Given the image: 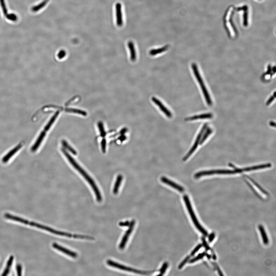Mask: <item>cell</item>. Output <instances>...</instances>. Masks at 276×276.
Returning <instances> with one entry per match:
<instances>
[{
	"mask_svg": "<svg viewBox=\"0 0 276 276\" xmlns=\"http://www.w3.org/2000/svg\"><path fill=\"white\" fill-rule=\"evenodd\" d=\"M212 130L210 128H209L208 129H207L205 133L204 134L203 136L202 137V138L200 140L199 143L200 145H202L204 142V141L207 139L209 136L212 133Z\"/></svg>",
	"mask_w": 276,
	"mask_h": 276,
	"instance_id": "obj_26",
	"label": "cell"
},
{
	"mask_svg": "<svg viewBox=\"0 0 276 276\" xmlns=\"http://www.w3.org/2000/svg\"><path fill=\"white\" fill-rule=\"evenodd\" d=\"M207 124H205L203 125V126L202 128L201 131H200V132L198 134V136L197 137L196 139L195 142L194 143V145H193L192 148L190 150V151H189L188 154H187V155H185V156L183 158V161H186L191 156V155L193 154V153L195 151L196 149L199 144L200 140L201 139V138L203 134L204 131H205L206 128H207Z\"/></svg>",
	"mask_w": 276,
	"mask_h": 276,
	"instance_id": "obj_6",
	"label": "cell"
},
{
	"mask_svg": "<svg viewBox=\"0 0 276 276\" xmlns=\"http://www.w3.org/2000/svg\"><path fill=\"white\" fill-rule=\"evenodd\" d=\"M98 126L99 128L100 134L101 137H104L106 136V132L104 130L103 124L101 122H99L98 123Z\"/></svg>",
	"mask_w": 276,
	"mask_h": 276,
	"instance_id": "obj_30",
	"label": "cell"
},
{
	"mask_svg": "<svg viewBox=\"0 0 276 276\" xmlns=\"http://www.w3.org/2000/svg\"><path fill=\"white\" fill-rule=\"evenodd\" d=\"M206 255V253L205 252L200 253V254H199L197 256H196L194 257V258L190 260V261H189V263H190V264H192V263L198 261L199 260H201V259L203 258Z\"/></svg>",
	"mask_w": 276,
	"mask_h": 276,
	"instance_id": "obj_27",
	"label": "cell"
},
{
	"mask_svg": "<svg viewBox=\"0 0 276 276\" xmlns=\"http://www.w3.org/2000/svg\"><path fill=\"white\" fill-rule=\"evenodd\" d=\"M215 238V234L214 233H212L208 237V241L210 243L212 242Z\"/></svg>",
	"mask_w": 276,
	"mask_h": 276,
	"instance_id": "obj_40",
	"label": "cell"
},
{
	"mask_svg": "<svg viewBox=\"0 0 276 276\" xmlns=\"http://www.w3.org/2000/svg\"><path fill=\"white\" fill-rule=\"evenodd\" d=\"M213 264L214 266L216 268V270H217V271H218L219 274V275L221 276L223 275V274H222V273L221 271V270H220V269L219 268V267L218 265H217L216 264V263H213Z\"/></svg>",
	"mask_w": 276,
	"mask_h": 276,
	"instance_id": "obj_43",
	"label": "cell"
},
{
	"mask_svg": "<svg viewBox=\"0 0 276 276\" xmlns=\"http://www.w3.org/2000/svg\"><path fill=\"white\" fill-rule=\"evenodd\" d=\"M61 151H62L63 154L65 155L69 161L70 163L72 164L73 166V167L77 171H78L80 174H81V175H82L84 177V178L87 180V181H88L89 183V184L90 186L92 187L94 193H95L96 196L97 201L98 202L102 201V196L101 195V193H100L99 190L98 188V187L97 186L96 184L94 182V180H93V179L89 176V174H87V173L86 172V171H84L79 165L78 163L76 161L75 159H74L73 158L68 152H67V151H65L63 148H62V149H61Z\"/></svg>",
	"mask_w": 276,
	"mask_h": 276,
	"instance_id": "obj_1",
	"label": "cell"
},
{
	"mask_svg": "<svg viewBox=\"0 0 276 276\" xmlns=\"http://www.w3.org/2000/svg\"><path fill=\"white\" fill-rule=\"evenodd\" d=\"M203 244H198V245H197L195 248H194V249L193 250V251H192V252H191V256H193L194 255H195L196 253L198 252L199 251L200 249L201 248V247H203Z\"/></svg>",
	"mask_w": 276,
	"mask_h": 276,
	"instance_id": "obj_35",
	"label": "cell"
},
{
	"mask_svg": "<svg viewBox=\"0 0 276 276\" xmlns=\"http://www.w3.org/2000/svg\"><path fill=\"white\" fill-rule=\"evenodd\" d=\"M23 143L21 142L17 145L16 147H15V148H14L13 149L9 151L6 155L4 156L2 158V162L4 164V163H6L8 162L10 159L12 158L13 156L15 155L16 153L18 152L21 149V148H22L23 146Z\"/></svg>",
	"mask_w": 276,
	"mask_h": 276,
	"instance_id": "obj_10",
	"label": "cell"
},
{
	"mask_svg": "<svg viewBox=\"0 0 276 276\" xmlns=\"http://www.w3.org/2000/svg\"><path fill=\"white\" fill-rule=\"evenodd\" d=\"M59 114L60 111H57V112H56V113L54 114V116L51 118L49 122H48V123L47 124V125L45 127V128H44V131L46 132L47 131H48V130L50 129V127L53 125V124H54V122H55L56 119L57 117L59 115Z\"/></svg>",
	"mask_w": 276,
	"mask_h": 276,
	"instance_id": "obj_23",
	"label": "cell"
},
{
	"mask_svg": "<svg viewBox=\"0 0 276 276\" xmlns=\"http://www.w3.org/2000/svg\"><path fill=\"white\" fill-rule=\"evenodd\" d=\"M106 262L108 265L112 267H115V268L120 269L122 270L130 271V272H134L137 273V274H145V272H143V271H138V270L130 268V267L125 266L119 264L116 262H114V261H111V260H108V261H107Z\"/></svg>",
	"mask_w": 276,
	"mask_h": 276,
	"instance_id": "obj_7",
	"label": "cell"
},
{
	"mask_svg": "<svg viewBox=\"0 0 276 276\" xmlns=\"http://www.w3.org/2000/svg\"><path fill=\"white\" fill-rule=\"evenodd\" d=\"M271 166L270 164H261V165L255 166L252 167H247V168H242L243 171H248L255 170L261 169L270 168Z\"/></svg>",
	"mask_w": 276,
	"mask_h": 276,
	"instance_id": "obj_17",
	"label": "cell"
},
{
	"mask_svg": "<svg viewBox=\"0 0 276 276\" xmlns=\"http://www.w3.org/2000/svg\"><path fill=\"white\" fill-rule=\"evenodd\" d=\"M66 55V53L65 51L63 50H62L58 53L57 56H58L59 59H63L64 57H65Z\"/></svg>",
	"mask_w": 276,
	"mask_h": 276,
	"instance_id": "obj_38",
	"label": "cell"
},
{
	"mask_svg": "<svg viewBox=\"0 0 276 276\" xmlns=\"http://www.w3.org/2000/svg\"><path fill=\"white\" fill-rule=\"evenodd\" d=\"M213 115L211 113H208L201 114V115H196L189 118L185 119V121H194L199 119H211L213 118Z\"/></svg>",
	"mask_w": 276,
	"mask_h": 276,
	"instance_id": "obj_16",
	"label": "cell"
},
{
	"mask_svg": "<svg viewBox=\"0 0 276 276\" xmlns=\"http://www.w3.org/2000/svg\"><path fill=\"white\" fill-rule=\"evenodd\" d=\"M275 94L276 92H275L274 93V95H273L272 96H271V97H270V98L268 100V101H267V102L266 103L267 106L269 105L272 102V101H274V99L275 98Z\"/></svg>",
	"mask_w": 276,
	"mask_h": 276,
	"instance_id": "obj_39",
	"label": "cell"
},
{
	"mask_svg": "<svg viewBox=\"0 0 276 276\" xmlns=\"http://www.w3.org/2000/svg\"><path fill=\"white\" fill-rule=\"evenodd\" d=\"M135 222L134 221V220L132 221L131 222H130V225L128 226V230H127V231L126 232L125 234H124L123 237L122 239V240L121 241V243H120L119 248L120 249L122 250L125 247L126 244L127 242V241H128V237H129V236L131 235L132 232L133 231V230L134 229V226H135Z\"/></svg>",
	"mask_w": 276,
	"mask_h": 276,
	"instance_id": "obj_8",
	"label": "cell"
},
{
	"mask_svg": "<svg viewBox=\"0 0 276 276\" xmlns=\"http://www.w3.org/2000/svg\"><path fill=\"white\" fill-rule=\"evenodd\" d=\"M62 144L63 146L65 147V148H66L69 151L71 152L74 155H76L77 153L76 151H75V149H74L73 148H72V147L70 145L68 144V143L65 140H62Z\"/></svg>",
	"mask_w": 276,
	"mask_h": 276,
	"instance_id": "obj_25",
	"label": "cell"
},
{
	"mask_svg": "<svg viewBox=\"0 0 276 276\" xmlns=\"http://www.w3.org/2000/svg\"><path fill=\"white\" fill-rule=\"evenodd\" d=\"M190 258V256H188L186 257L182 261V262L180 263L179 265V269H181L184 267V266L186 264V263H187V262H188L189 261Z\"/></svg>",
	"mask_w": 276,
	"mask_h": 276,
	"instance_id": "obj_33",
	"label": "cell"
},
{
	"mask_svg": "<svg viewBox=\"0 0 276 276\" xmlns=\"http://www.w3.org/2000/svg\"><path fill=\"white\" fill-rule=\"evenodd\" d=\"M14 257L13 256H11L8 259V262H7V266L5 269H4L3 272L2 274V276H5L8 275L9 274L10 271V269L12 264L13 261Z\"/></svg>",
	"mask_w": 276,
	"mask_h": 276,
	"instance_id": "obj_20",
	"label": "cell"
},
{
	"mask_svg": "<svg viewBox=\"0 0 276 276\" xmlns=\"http://www.w3.org/2000/svg\"><path fill=\"white\" fill-rule=\"evenodd\" d=\"M116 16V22L117 25L121 27L123 24L122 20V5L120 3H118L115 5Z\"/></svg>",
	"mask_w": 276,
	"mask_h": 276,
	"instance_id": "obj_12",
	"label": "cell"
},
{
	"mask_svg": "<svg viewBox=\"0 0 276 276\" xmlns=\"http://www.w3.org/2000/svg\"><path fill=\"white\" fill-rule=\"evenodd\" d=\"M258 229L261 233L263 243L265 245H267L269 243V240L264 227L262 225H260L258 226Z\"/></svg>",
	"mask_w": 276,
	"mask_h": 276,
	"instance_id": "obj_19",
	"label": "cell"
},
{
	"mask_svg": "<svg viewBox=\"0 0 276 276\" xmlns=\"http://www.w3.org/2000/svg\"><path fill=\"white\" fill-rule=\"evenodd\" d=\"M202 241L203 242V245L204 247H205L206 250V251H209V250L210 249V247L208 245V244H207L206 242L205 241V239H204V238H202Z\"/></svg>",
	"mask_w": 276,
	"mask_h": 276,
	"instance_id": "obj_41",
	"label": "cell"
},
{
	"mask_svg": "<svg viewBox=\"0 0 276 276\" xmlns=\"http://www.w3.org/2000/svg\"><path fill=\"white\" fill-rule=\"evenodd\" d=\"M191 67L193 70V72H194V75L197 80L199 83L200 84V86L203 91V94H204V98H205L206 101L208 105L211 106L212 104V102L210 98L209 94L208 93L207 89L206 88L204 83L202 79L201 75L199 71L198 67L195 63H193L191 65Z\"/></svg>",
	"mask_w": 276,
	"mask_h": 276,
	"instance_id": "obj_4",
	"label": "cell"
},
{
	"mask_svg": "<svg viewBox=\"0 0 276 276\" xmlns=\"http://www.w3.org/2000/svg\"><path fill=\"white\" fill-rule=\"evenodd\" d=\"M53 247H54V248L56 249L57 250L61 251V252L65 253V254H66L67 255L72 257L73 258H76V257L78 256V254H77L76 253L70 251L69 250L67 249L64 248L63 247L61 246L58 245V244H56V243H54V244H53Z\"/></svg>",
	"mask_w": 276,
	"mask_h": 276,
	"instance_id": "obj_13",
	"label": "cell"
},
{
	"mask_svg": "<svg viewBox=\"0 0 276 276\" xmlns=\"http://www.w3.org/2000/svg\"><path fill=\"white\" fill-rule=\"evenodd\" d=\"M168 263L167 262H164V264L162 266L161 269V270H160V274H158V276H162L164 275V273H165L166 271L167 268H168Z\"/></svg>",
	"mask_w": 276,
	"mask_h": 276,
	"instance_id": "obj_31",
	"label": "cell"
},
{
	"mask_svg": "<svg viewBox=\"0 0 276 276\" xmlns=\"http://www.w3.org/2000/svg\"><path fill=\"white\" fill-rule=\"evenodd\" d=\"M151 100L153 102L155 103L156 105L158 106L161 111L167 116L168 118H170L172 116V114H171L170 111L167 109L166 107L164 106L162 102L160 101L159 100L157 99L155 97H153L151 98Z\"/></svg>",
	"mask_w": 276,
	"mask_h": 276,
	"instance_id": "obj_9",
	"label": "cell"
},
{
	"mask_svg": "<svg viewBox=\"0 0 276 276\" xmlns=\"http://www.w3.org/2000/svg\"><path fill=\"white\" fill-rule=\"evenodd\" d=\"M46 135V132L45 131L41 132V134H40L37 141H36L35 144L31 147V151L32 152H35L39 148L40 145L42 142L43 140L45 138Z\"/></svg>",
	"mask_w": 276,
	"mask_h": 276,
	"instance_id": "obj_14",
	"label": "cell"
},
{
	"mask_svg": "<svg viewBox=\"0 0 276 276\" xmlns=\"http://www.w3.org/2000/svg\"><path fill=\"white\" fill-rule=\"evenodd\" d=\"M16 270L18 275L21 276L22 275V267L21 264H18L16 266Z\"/></svg>",
	"mask_w": 276,
	"mask_h": 276,
	"instance_id": "obj_37",
	"label": "cell"
},
{
	"mask_svg": "<svg viewBox=\"0 0 276 276\" xmlns=\"http://www.w3.org/2000/svg\"><path fill=\"white\" fill-rule=\"evenodd\" d=\"M101 148L103 153H105L106 151V141L105 139H103L101 142Z\"/></svg>",
	"mask_w": 276,
	"mask_h": 276,
	"instance_id": "obj_36",
	"label": "cell"
},
{
	"mask_svg": "<svg viewBox=\"0 0 276 276\" xmlns=\"http://www.w3.org/2000/svg\"><path fill=\"white\" fill-rule=\"evenodd\" d=\"M184 201L186 206L187 209L188 210L190 216L191 217V219L192 220L193 222L194 223L197 229L201 232L203 235L207 236L208 235V233L207 231L201 225L197 219V217H196L195 214L194 213L193 210V209L192 206L191 202L190 201L189 198L188 196L185 195L183 196Z\"/></svg>",
	"mask_w": 276,
	"mask_h": 276,
	"instance_id": "obj_3",
	"label": "cell"
},
{
	"mask_svg": "<svg viewBox=\"0 0 276 276\" xmlns=\"http://www.w3.org/2000/svg\"><path fill=\"white\" fill-rule=\"evenodd\" d=\"M4 217L5 218L8 219L13 220V221L18 222L22 223L27 224L28 225L29 221L28 220L24 219L21 218V217L16 216H13L11 214L8 213H5L4 214Z\"/></svg>",
	"mask_w": 276,
	"mask_h": 276,
	"instance_id": "obj_15",
	"label": "cell"
},
{
	"mask_svg": "<svg viewBox=\"0 0 276 276\" xmlns=\"http://www.w3.org/2000/svg\"><path fill=\"white\" fill-rule=\"evenodd\" d=\"M65 111L67 112L75 113L81 114L84 116L87 115V113L85 111H81L80 110L74 109H66Z\"/></svg>",
	"mask_w": 276,
	"mask_h": 276,
	"instance_id": "obj_28",
	"label": "cell"
},
{
	"mask_svg": "<svg viewBox=\"0 0 276 276\" xmlns=\"http://www.w3.org/2000/svg\"><path fill=\"white\" fill-rule=\"evenodd\" d=\"M169 47V46L168 45H167L164 46L162 48H158V49L151 50L149 51V54L151 56H155L158 55V54H161V53L167 51Z\"/></svg>",
	"mask_w": 276,
	"mask_h": 276,
	"instance_id": "obj_22",
	"label": "cell"
},
{
	"mask_svg": "<svg viewBox=\"0 0 276 276\" xmlns=\"http://www.w3.org/2000/svg\"><path fill=\"white\" fill-rule=\"evenodd\" d=\"M130 223L128 221L124 222H121L119 223V226L121 227H127L128 226L130 225Z\"/></svg>",
	"mask_w": 276,
	"mask_h": 276,
	"instance_id": "obj_42",
	"label": "cell"
},
{
	"mask_svg": "<svg viewBox=\"0 0 276 276\" xmlns=\"http://www.w3.org/2000/svg\"><path fill=\"white\" fill-rule=\"evenodd\" d=\"M28 225L32 226L37 227V228L41 229L46 230V231L49 232L53 233V234H56V235L64 236L70 237V238L71 237H73V238L74 237V235H73L72 234L57 231V230L53 229L50 228L49 227L41 225V224L33 222H29Z\"/></svg>",
	"mask_w": 276,
	"mask_h": 276,
	"instance_id": "obj_5",
	"label": "cell"
},
{
	"mask_svg": "<svg viewBox=\"0 0 276 276\" xmlns=\"http://www.w3.org/2000/svg\"><path fill=\"white\" fill-rule=\"evenodd\" d=\"M270 126H271L275 127V123L274 122H270Z\"/></svg>",
	"mask_w": 276,
	"mask_h": 276,
	"instance_id": "obj_44",
	"label": "cell"
},
{
	"mask_svg": "<svg viewBox=\"0 0 276 276\" xmlns=\"http://www.w3.org/2000/svg\"><path fill=\"white\" fill-rule=\"evenodd\" d=\"M122 179L123 177L122 175H121V174H119V175L118 177H117L116 180L115 185H114L113 190V192L114 194H118L119 190V187L120 186H121Z\"/></svg>",
	"mask_w": 276,
	"mask_h": 276,
	"instance_id": "obj_21",
	"label": "cell"
},
{
	"mask_svg": "<svg viewBox=\"0 0 276 276\" xmlns=\"http://www.w3.org/2000/svg\"><path fill=\"white\" fill-rule=\"evenodd\" d=\"M6 16L8 19L11 20V21H15L18 19V17L14 14H7Z\"/></svg>",
	"mask_w": 276,
	"mask_h": 276,
	"instance_id": "obj_34",
	"label": "cell"
},
{
	"mask_svg": "<svg viewBox=\"0 0 276 276\" xmlns=\"http://www.w3.org/2000/svg\"><path fill=\"white\" fill-rule=\"evenodd\" d=\"M229 166L230 167L234 168L235 170H212L206 171H200L196 173L194 175V178H198L204 176L211 175L214 174H238V173H241L243 172L242 169L237 168L232 164H229Z\"/></svg>",
	"mask_w": 276,
	"mask_h": 276,
	"instance_id": "obj_2",
	"label": "cell"
},
{
	"mask_svg": "<svg viewBox=\"0 0 276 276\" xmlns=\"http://www.w3.org/2000/svg\"><path fill=\"white\" fill-rule=\"evenodd\" d=\"M128 46L129 48L131 54V60L132 61H135L136 60V53L135 47L132 41H130L128 42Z\"/></svg>",
	"mask_w": 276,
	"mask_h": 276,
	"instance_id": "obj_18",
	"label": "cell"
},
{
	"mask_svg": "<svg viewBox=\"0 0 276 276\" xmlns=\"http://www.w3.org/2000/svg\"><path fill=\"white\" fill-rule=\"evenodd\" d=\"M49 0H44V1L41 2V4H38V5H36V6L33 7L32 8H31L33 12H37L40 10H41V8H44L48 3V2H49Z\"/></svg>",
	"mask_w": 276,
	"mask_h": 276,
	"instance_id": "obj_24",
	"label": "cell"
},
{
	"mask_svg": "<svg viewBox=\"0 0 276 276\" xmlns=\"http://www.w3.org/2000/svg\"><path fill=\"white\" fill-rule=\"evenodd\" d=\"M0 3H1V7H2V11H3L4 15L6 16L8 14V10H7L6 5H5V1L4 0H0Z\"/></svg>",
	"mask_w": 276,
	"mask_h": 276,
	"instance_id": "obj_32",
	"label": "cell"
},
{
	"mask_svg": "<svg viewBox=\"0 0 276 276\" xmlns=\"http://www.w3.org/2000/svg\"><path fill=\"white\" fill-rule=\"evenodd\" d=\"M161 182L164 183L169 186L172 187L174 189L176 190L177 191H179L180 192L182 193L184 191V189L179 184H177L176 183H174V181H171V180L168 179L166 177H162L161 178Z\"/></svg>",
	"mask_w": 276,
	"mask_h": 276,
	"instance_id": "obj_11",
	"label": "cell"
},
{
	"mask_svg": "<svg viewBox=\"0 0 276 276\" xmlns=\"http://www.w3.org/2000/svg\"><path fill=\"white\" fill-rule=\"evenodd\" d=\"M246 177L247 178H248L253 183V184L256 187H257V188H258V189L261 191V192L263 193L266 194V195H268V193L266 191H265L264 190L261 188V187L259 185L258 183H257L254 180H253L252 178H250L249 177L247 176H246Z\"/></svg>",
	"mask_w": 276,
	"mask_h": 276,
	"instance_id": "obj_29",
	"label": "cell"
}]
</instances>
